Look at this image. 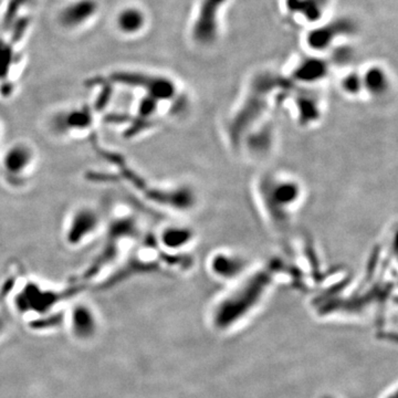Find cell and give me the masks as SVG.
<instances>
[{
  "mask_svg": "<svg viewBox=\"0 0 398 398\" xmlns=\"http://www.w3.org/2000/svg\"><path fill=\"white\" fill-rule=\"evenodd\" d=\"M358 32L356 20L347 16L320 23L305 34V45L314 54L329 51L340 40L353 37Z\"/></svg>",
  "mask_w": 398,
  "mask_h": 398,
  "instance_id": "5b68a950",
  "label": "cell"
},
{
  "mask_svg": "<svg viewBox=\"0 0 398 398\" xmlns=\"http://www.w3.org/2000/svg\"><path fill=\"white\" fill-rule=\"evenodd\" d=\"M229 0H200L191 28V39L198 46L216 43L222 29V12Z\"/></svg>",
  "mask_w": 398,
  "mask_h": 398,
  "instance_id": "8992f818",
  "label": "cell"
},
{
  "mask_svg": "<svg viewBox=\"0 0 398 398\" xmlns=\"http://www.w3.org/2000/svg\"><path fill=\"white\" fill-rule=\"evenodd\" d=\"M156 239L159 248L165 253H180L193 245L195 231L187 226L169 225L159 231Z\"/></svg>",
  "mask_w": 398,
  "mask_h": 398,
  "instance_id": "9c48e42d",
  "label": "cell"
},
{
  "mask_svg": "<svg viewBox=\"0 0 398 398\" xmlns=\"http://www.w3.org/2000/svg\"><path fill=\"white\" fill-rule=\"evenodd\" d=\"M146 14L137 7H126L117 14V26L126 36L139 34L146 26Z\"/></svg>",
  "mask_w": 398,
  "mask_h": 398,
  "instance_id": "4fadbf2b",
  "label": "cell"
},
{
  "mask_svg": "<svg viewBox=\"0 0 398 398\" xmlns=\"http://www.w3.org/2000/svg\"><path fill=\"white\" fill-rule=\"evenodd\" d=\"M94 123V115L88 108H71L60 112L52 119V126L61 135L86 134L90 132Z\"/></svg>",
  "mask_w": 398,
  "mask_h": 398,
  "instance_id": "ba28073f",
  "label": "cell"
},
{
  "mask_svg": "<svg viewBox=\"0 0 398 398\" xmlns=\"http://www.w3.org/2000/svg\"><path fill=\"white\" fill-rule=\"evenodd\" d=\"M1 134H3V130H1V124H0V137H1Z\"/></svg>",
  "mask_w": 398,
  "mask_h": 398,
  "instance_id": "2e32d148",
  "label": "cell"
},
{
  "mask_svg": "<svg viewBox=\"0 0 398 398\" xmlns=\"http://www.w3.org/2000/svg\"><path fill=\"white\" fill-rule=\"evenodd\" d=\"M363 94L371 99L381 100L387 97L392 90V79L384 67L371 65L361 71Z\"/></svg>",
  "mask_w": 398,
  "mask_h": 398,
  "instance_id": "30bf717a",
  "label": "cell"
},
{
  "mask_svg": "<svg viewBox=\"0 0 398 398\" xmlns=\"http://www.w3.org/2000/svg\"><path fill=\"white\" fill-rule=\"evenodd\" d=\"M331 0H285V8L289 14L316 26L325 18Z\"/></svg>",
  "mask_w": 398,
  "mask_h": 398,
  "instance_id": "8fae6325",
  "label": "cell"
},
{
  "mask_svg": "<svg viewBox=\"0 0 398 398\" xmlns=\"http://www.w3.org/2000/svg\"><path fill=\"white\" fill-rule=\"evenodd\" d=\"M303 186L298 178L283 173H267L258 182L259 202L268 222L283 231L303 198Z\"/></svg>",
  "mask_w": 398,
  "mask_h": 398,
  "instance_id": "6da1fadb",
  "label": "cell"
},
{
  "mask_svg": "<svg viewBox=\"0 0 398 398\" xmlns=\"http://www.w3.org/2000/svg\"><path fill=\"white\" fill-rule=\"evenodd\" d=\"M103 227L104 218L100 209L91 205L79 206L67 220L63 239L69 247L78 249L93 240Z\"/></svg>",
  "mask_w": 398,
  "mask_h": 398,
  "instance_id": "277c9868",
  "label": "cell"
},
{
  "mask_svg": "<svg viewBox=\"0 0 398 398\" xmlns=\"http://www.w3.org/2000/svg\"><path fill=\"white\" fill-rule=\"evenodd\" d=\"M340 90L347 97L356 99L363 95V83H362L361 72L349 71L340 80Z\"/></svg>",
  "mask_w": 398,
  "mask_h": 398,
  "instance_id": "9a60e30c",
  "label": "cell"
},
{
  "mask_svg": "<svg viewBox=\"0 0 398 398\" xmlns=\"http://www.w3.org/2000/svg\"><path fill=\"white\" fill-rule=\"evenodd\" d=\"M38 153L28 141H14L0 155V169L8 184H25L37 167Z\"/></svg>",
  "mask_w": 398,
  "mask_h": 398,
  "instance_id": "3957f363",
  "label": "cell"
},
{
  "mask_svg": "<svg viewBox=\"0 0 398 398\" xmlns=\"http://www.w3.org/2000/svg\"><path fill=\"white\" fill-rule=\"evenodd\" d=\"M247 262L242 258V255L231 250H219L213 253L209 260V267L211 268L216 276L231 277L236 276L245 269Z\"/></svg>",
  "mask_w": 398,
  "mask_h": 398,
  "instance_id": "7c38bea8",
  "label": "cell"
},
{
  "mask_svg": "<svg viewBox=\"0 0 398 398\" xmlns=\"http://www.w3.org/2000/svg\"><path fill=\"white\" fill-rule=\"evenodd\" d=\"M142 236V228L139 218L132 213L114 217L106 226V237L97 253L84 273V278H93L97 273L113 265L124 257L128 248L131 247Z\"/></svg>",
  "mask_w": 398,
  "mask_h": 398,
  "instance_id": "7a4b0ae2",
  "label": "cell"
},
{
  "mask_svg": "<svg viewBox=\"0 0 398 398\" xmlns=\"http://www.w3.org/2000/svg\"><path fill=\"white\" fill-rule=\"evenodd\" d=\"M331 63L321 54H311L296 63L290 80L301 86H314L325 81L330 74Z\"/></svg>",
  "mask_w": 398,
  "mask_h": 398,
  "instance_id": "52a82bcc",
  "label": "cell"
},
{
  "mask_svg": "<svg viewBox=\"0 0 398 398\" xmlns=\"http://www.w3.org/2000/svg\"><path fill=\"white\" fill-rule=\"evenodd\" d=\"M296 108L298 123L309 126L321 117V104L316 97L310 94L301 93L296 95Z\"/></svg>",
  "mask_w": 398,
  "mask_h": 398,
  "instance_id": "5bb4252c",
  "label": "cell"
}]
</instances>
